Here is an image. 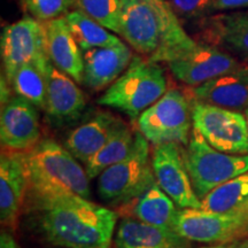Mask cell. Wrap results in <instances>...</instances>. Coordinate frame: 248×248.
Here are the masks:
<instances>
[{"mask_svg":"<svg viewBox=\"0 0 248 248\" xmlns=\"http://www.w3.org/2000/svg\"><path fill=\"white\" fill-rule=\"evenodd\" d=\"M37 229L48 243L66 248H110L117 214L77 194L28 191Z\"/></svg>","mask_w":248,"mask_h":248,"instance_id":"obj_1","label":"cell"},{"mask_svg":"<svg viewBox=\"0 0 248 248\" xmlns=\"http://www.w3.org/2000/svg\"><path fill=\"white\" fill-rule=\"evenodd\" d=\"M23 153L29 178L28 191L71 193L89 199L90 177L66 147L53 139H43Z\"/></svg>","mask_w":248,"mask_h":248,"instance_id":"obj_2","label":"cell"},{"mask_svg":"<svg viewBox=\"0 0 248 248\" xmlns=\"http://www.w3.org/2000/svg\"><path fill=\"white\" fill-rule=\"evenodd\" d=\"M167 91V78L159 63L133 57L126 70L98 99V104L136 120Z\"/></svg>","mask_w":248,"mask_h":248,"instance_id":"obj_3","label":"cell"},{"mask_svg":"<svg viewBox=\"0 0 248 248\" xmlns=\"http://www.w3.org/2000/svg\"><path fill=\"white\" fill-rule=\"evenodd\" d=\"M155 182L150 141L136 132L131 152L98 176V193L113 206L125 204L140 197Z\"/></svg>","mask_w":248,"mask_h":248,"instance_id":"obj_4","label":"cell"},{"mask_svg":"<svg viewBox=\"0 0 248 248\" xmlns=\"http://www.w3.org/2000/svg\"><path fill=\"white\" fill-rule=\"evenodd\" d=\"M194 192L201 200L217 186L248 172V154H228L210 146L193 128L183 151Z\"/></svg>","mask_w":248,"mask_h":248,"instance_id":"obj_5","label":"cell"},{"mask_svg":"<svg viewBox=\"0 0 248 248\" xmlns=\"http://www.w3.org/2000/svg\"><path fill=\"white\" fill-rule=\"evenodd\" d=\"M192 107L179 90H168L137 119L139 132L153 145H187L191 137Z\"/></svg>","mask_w":248,"mask_h":248,"instance_id":"obj_6","label":"cell"},{"mask_svg":"<svg viewBox=\"0 0 248 248\" xmlns=\"http://www.w3.org/2000/svg\"><path fill=\"white\" fill-rule=\"evenodd\" d=\"M175 230L190 241L229 243L248 238V201L225 213L202 209L178 210Z\"/></svg>","mask_w":248,"mask_h":248,"instance_id":"obj_7","label":"cell"},{"mask_svg":"<svg viewBox=\"0 0 248 248\" xmlns=\"http://www.w3.org/2000/svg\"><path fill=\"white\" fill-rule=\"evenodd\" d=\"M193 128L210 146L228 154H248V126L246 117L231 110L204 102L192 105Z\"/></svg>","mask_w":248,"mask_h":248,"instance_id":"obj_8","label":"cell"},{"mask_svg":"<svg viewBox=\"0 0 248 248\" xmlns=\"http://www.w3.org/2000/svg\"><path fill=\"white\" fill-rule=\"evenodd\" d=\"M0 49L8 82L15 71L28 62L49 60L44 27L33 17H23L6 26L1 32Z\"/></svg>","mask_w":248,"mask_h":248,"instance_id":"obj_9","label":"cell"},{"mask_svg":"<svg viewBox=\"0 0 248 248\" xmlns=\"http://www.w3.org/2000/svg\"><path fill=\"white\" fill-rule=\"evenodd\" d=\"M152 164L157 184L178 208H200L201 199L194 192L179 144L163 142L154 145Z\"/></svg>","mask_w":248,"mask_h":248,"instance_id":"obj_10","label":"cell"},{"mask_svg":"<svg viewBox=\"0 0 248 248\" xmlns=\"http://www.w3.org/2000/svg\"><path fill=\"white\" fill-rule=\"evenodd\" d=\"M167 64L176 78L192 88L241 67L230 54L198 43L171 59Z\"/></svg>","mask_w":248,"mask_h":248,"instance_id":"obj_11","label":"cell"},{"mask_svg":"<svg viewBox=\"0 0 248 248\" xmlns=\"http://www.w3.org/2000/svg\"><path fill=\"white\" fill-rule=\"evenodd\" d=\"M0 140L2 148L28 152L40 141L39 116L37 107L20 95H14L0 116Z\"/></svg>","mask_w":248,"mask_h":248,"instance_id":"obj_12","label":"cell"},{"mask_svg":"<svg viewBox=\"0 0 248 248\" xmlns=\"http://www.w3.org/2000/svg\"><path fill=\"white\" fill-rule=\"evenodd\" d=\"M29 178L23 152H2L0 159V219L14 226L26 199Z\"/></svg>","mask_w":248,"mask_h":248,"instance_id":"obj_13","label":"cell"},{"mask_svg":"<svg viewBox=\"0 0 248 248\" xmlns=\"http://www.w3.org/2000/svg\"><path fill=\"white\" fill-rule=\"evenodd\" d=\"M45 31L46 48L49 60L76 83H83V51L71 32L64 16L42 22Z\"/></svg>","mask_w":248,"mask_h":248,"instance_id":"obj_14","label":"cell"},{"mask_svg":"<svg viewBox=\"0 0 248 248\" xmlns=\"http://www.w3.org/2000/svg\"><path fill=\"white\" fill-rule=\"evenodd\" d=\"M84 77L83 84L100 91L113 84L132 60L131 49L124 43L108 47H94L83 52Z\"/></svg>","mask_w":248,"mask_h":248,"instance_id":"obj_15","label":"cell"},{"mask_svg":"<svg viewBox=\"0 0 248 248\" xmlns=\"http://www.w3.org/2000/svg\"><path fill=\"white\" fill-rule=\"evenodd\" d=\"M46 114L58 123H68L80 116L85 108V98L75 80L58 69L49 61L47 64Z\"/></svg>","mask_w":248,"mask_h":248,"instance_id":"obj_16","label":"cell"},{"mask_svg":"<svg viewBox=\"0 0 248 248\" xmlns=\"http://www.w3.org/2000/svg\"><path fill=\"white\" fill-rule=\"evenodd\" d=\"M191 93L195 101L231 110H245L248 107V68L241 66L215 77L194 86Z\"/></svg>","mask_w":248,"mask_h":248,"instance_id":"obj_17","label":"cell"},{"mask_svg":"<svg viewBox=\"0 0 248 248\" xmlns=\"http://www.w3.org/2000/svg\"><path fill=\"white\" fill-rule=\"evenodd\" d=\"M122 121L107 111H98L68 133L64 147L79 162L86 164L100 148Z\"/></svg>","mask_w":248,"mask_h":248,"instance_id":"obj_18","label":"cell"},{"mask_svg":"<svg viewBox=\"0 0 248 248\" xmlns=\"http://www.w3.org/2000/svg\"><path fill=\"white\" fill-rule=\"evenodd\" d=\"M188 241L175 230L133 218L123 219L115 234L116 248H188Z\"/></svg>","mask_w":248,"mask_h":248,"instance_id":"obj_19","label":"cell"},{"mask_svg":"<svg viewBox=\"0 0 248 248\" xmlns=\"http://www.w3.org/2000/svg\"><path fill=\"white\" fill-rule=\"evenodd\" d=\"M135 201L133 214L139 221L159 228L175 230L178 209L176 208L173 200L160 187L157 182Z\"/></svg>","mask_w":248,"mask_h":248,"instance_id":"obj_20","label":"cell"},{"mask_svg":"<svg viewBox=\"0 0 248 248\" xmlns=\"http://www.w3.org/2000/svg\"><path fill=\"white\" fill-rule=\"evenodd\" d=\"M51 60L32 61L21 66L12 77L11 84L20 95L39 109H45L47 94V64Z\"/></svg>","mask_w":248,"mask_h":248,"instance_id":"obj_21","label":"cell"},{"mask_svg":"<svg viewBox=\"0 0 248 248\" xmlns=\"http://www.w3.org/2000/svg\"><path fill=\"white\" fill-rule=\"evenodd\" d=\"M135 139L136 133H133L128 125L121 122L106 144L85 164L86 173L90 179L98 177L108 167L123 160L131 152Z\"/></svg>","mask_w":248,"mask_h":248,"instance_id":"obj_22","label":"cell"},{"mask_svg":"<svg viewBox=\"0 0 248 248\" xmlns=\"http://www.w3.org/2000/svg\"><path fill=\"white\" fill-rule=\"evenodd\" d=\"M82 51L122 44V40L83 12L71 11L63 15Z\"/></svg>","mask_w":248,"mask_h":248,"instance_id":"obj_23","label":"cell"},{"mask_svg":"<svg viewBox=\"0 0 248 248\" xmlns=\"http://www.w3.org/2000/svg\"><path fill=\"white\" fill-rule=\"evenodd\" d=\"M248 201V172L217 186L201 200L199 209L212 213H225Z\"/></svg>","mask_w":248,"mask_h":248,"instance_id":"obj_24","label":"cell"},{"mask_svg":"<svg viewBox=\"0 0 248 248\" xmlns=\"http://www.w3.org/2000/svg\"><path fill=\"white\" fill-rule=\"evenodd\" d=\"M212 32L222 44L248 57V12H235L215 16Z\"/></svg>","mask_w":248,"mask_h":248,"instance_id":"obj_25","label":"cell"},{"mask_svg":"<svg viewBox=\"0 0 248 248\" xmlns=\"http://www.w3.org/2000/svg\"><path fill=\"white\" fill-rule=\"evenodd\" d=\"M71 4L102 27L119 35L121 0H71Z\"/></svg>","mask_w":248,"mask_h":248,"instance_id":"obj_26","label":"cell"},{"mask_svg":"<svg viewBox=\"0 0 248 248\" xmlns=\"http://www.w3.org/2000/svg\"><path fill=\"white\" fill-rule=\"evenodd\" d=\"M23 4L31 17L45 22L66 15L71 0H23Z\"/></svg>","mask_w":248,"mask_h":248,"instance_id":"obj_27","label":"cell"},{"mask_svg":"<svg viewBox=\"0 0 248 248\" xmlns=\"http://www.w3.org/2000/svg\"><path fill=\"white\" fill-rule=\"evenodd\" d=\"M177 15L184 17H199L213 11L214 0H168Z\"/></svg>","mask_w":248,"mask_h":248,"instance_id":"obj_28","label":"cell"},{"mask_svg":"<svg viewBox=\"0 0 248 248\" xmlns=\"http://www.w3.org/2000/svg\"><path fill=\"white\" fill-rule=\"evenodd\" d=\"M248 8V0H214L213 11H231Z\"/></svg>","mask_w":248,"mask_h":248,"instance_id":"obj_29","label":"cell"},{"mask_svg":"<svg viewBox=\"0 0 248 248\" xmlns=\"http://www.w3.org/2000/svg\"><path fill=\"white\" fill-rule=\"evenodd\" d=\"M198 248H248V238L243 240H235V241H229V243H218V244H212L208 246H202Z\"/></svg>","mask_w":248,"mask_h":248,"instance_id":"obj_30","label":"cell"},{"mask_svg":"<svg viewBox=\"0 0 248 248\" xmlns=\"http://www.w3.org/2000/svg\"><path fill=\"white\" fill-rule=\"evenodd\" d=\"M9 82L8 79L6 78V76L2 75L1 76V105L2 106H5L7 102L11 100L12 98H13V95L11 94V89H9Z\"/></svg>","mask_w":248,"mask_h":248,"instance_id":"obj_31","label":"cell"},{"mask_svg":"<svg viewBox=\"0 0 248 248\" xmlns=\"http://www.w3.org/2000/svg\"><path fill=\"white\" fill-rule=\"evenodd\" d=\"M0 248H21L16 240L7 232H2L0 235Z\"/></svg>","mask_w":248,"mask_h":248,"instance_id":"obj_32","label":"cell"},{"mask_svg":"<svg viewBox=\"0 0 248 248\" xmlns=\"http://www.w3.org/2000/svg\"><path fill=\"white\" fill-rule=\"evenodd\" d=\"M245 117H246V121H247V126H248V107L245 109Z\"/></svg>","mask_w":248,"mask_h":248,"instance_id":"obj_33","label":"cell"},{"mask_svg":"<svg viewBox=\"0 0 248 248\" xmlns=\"http://www.w3.org/2000/svg\"><path fill=\"white\" fill-rule=\"evenodd\" d=\"M154 1H157V0H154Z\"/></svg>","mask_w":248,"mask_h":248,"instance_id":"obj_34","label":"cell"}]
</instances>
